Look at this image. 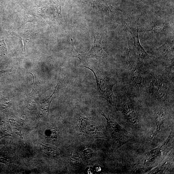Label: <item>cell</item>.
Returning <instances> with one entry per match:
<instances>
[{
  "mask_svg": "<svg viewBox=\"0 0 174 174\" xmlns=\"http://www.w3.org/2000/svg\"><path fill=\"white\" fill-rule=\"evenodd\" d=\"M79 66L86 67L92 71L95 77L98 91L112 107L117 110L112 90L115 84L107 75L99 70L89 66Z\"/></svg>",
  "mask_w": 174,
  "mask_h": 174,
  "instance_id": "6da1fadb",
  "label": "cell"
},
{
  "mask_svg": "<svg viewBox=\"0 0 174 174\" xmlns=\"http://www.w3.org/2000/svg\"><path fill=\"white\" fill-rule=\"evenodd\" d=\"M7 52V48L3 40L0 41V57L5 56Z\"/></svg>",
  "mask_w": 174,
  "mask_h": 174,
  "instance_id": "2e32d148",
  "label": "cell"
},
{
  "mask_svg": "<svg viewBox=\"0 0 174 174\" xmlns=\"http://www.w3.org/2000/svg\"><path fill=\"white\" fill-rule=\"evenodd\" d=\"M97 37L95 36L94 44L91 49L88 52L81 54H78L76 55L70 56L79 58L81 62L83 61H85L86 59L89 58H99L103 60H106L107 55L103 51L102 47V37L100 39V38Z\"/></svg>",
  "mask_w": 174,
  "mask_h": 174,
  "instance_id": "8992f818",
  "label": "cell"
},
{
  "mask_svg": "<svg viewBox=\"0 0 174 174\" xmlns=\"http://www.w3.org/2000/svg\"><path fill=\"white\" fill-rule=\"evenodd\" d=\"M173 46L168 42L165 43L160 47L157 51L160 55L165 56L169 55L173 52Z\"/></svg>",
  "mask_w": 174,
  "mask_h": 174,
  "instance_id": "8fae6325",
  "label": "cell"
},
{
  "mask_svg": "<svg viewBox=\"0 0 174 174\" xmlns=\"http://www.w3.org/2000/svg\"><path fill=\"white\" fill-rule=\"evenodd\" d=\"M29 73L31 74L33 76V82L32 84V85H34L38 86V85L39 83H40L38 80L34 76L33 74L31 73Z\"/></svg>",
  "mask_w": 174,
  "mask_h": 174,
  "instance_id": "e0dca14e",
  "label": "cell"
},
{
  "mask_svg": "<svg viewBox=\"0 0 174 174\" xmlns=\"http://www.w3.org/2000/svg\"><path fill=\"white\" fill-rule=\"evenodd\" d=\"M168 167V164L167 162H165L163 163L160 166L155 168L154 170L151 171L150 173L151 174H158L163 173L167 169Z\"/></svg>",
  "mask_w": 174,
  "mask_h": 174,
  "instance_id": "9a60e30c",
  "label": "cell"
},
{
  "mask_svg": "<svg viewBox=\"0 0 174 174\" xmlns=\"http://www.w3.org/2000/svg\"><path fill=\"white\" fill-rule=\"evenodd\" d=\"M136 24V23H135ZM135 25V28L129 27L130 31L133 37L134 43V49L140 61L143 62V60L149 57V56L141 46L139 39L138 21Z\"/></svg>",
  "mask_w": 174,
  "mask_h": 174,
  "instance_id": "52a82bcc",
  "label": "cell"
},
{
  "mask_svg": "<svg viewBox=\"0 0 174 174\" xmlns=\"http://www.w3.org/2000/svg\"><path fill=\"white\" fill-rule=\"evenodd\" d=\"M82 155L87 160H89L92 157L94 152L91 149L86 147L82 151Z\"/></svg>",
  "mask_w": 174,
  "mask_h": 174,
  "instance_id": "5bb4252c",
  "label": "cell"
},
{
  "mask_svg": "<svg viewBox=\"0 0 174 174\" xmlns=\"http://www.w3.org/2000/svg\"><path fill=\"white\" fill-rule=\"evenodd\" d=\"M167 140L163 144L157 148L153 149L148 153L146 155V158L145 161V164H149L152 163L161 157L167 148L171 139V133Z\"/></svg>",
  "mask_w": 174,
  "mask_h": 174,
  "instance_id": "ba28073f",
  "label": "cell"
},
{
  "mask_svg": "<svg viewBox=\"0 0 174 174\" xmlns=\"http://www.w3.org/2000/svg\"><path fill=\"white\" fill-rule=\"evenodd\" d=\"M166 27V24L164 23L157 22L151 27V30L155 32H161L164 31Z\"/></svg>",
  "mask_w": 174,
  "mask_h": 174,
  "instance_id": "4fadbf2b",
  "label": "cell"
},
{
  "mask_svg": "<svg viewBox=\"0 0 174 174\" xmlns=\"http://www.w3.org/2000/svg\"><path fill=\"white\" fill-rule=\"evenodd\" d=\"M150 89L153 95L158 101L168 103L169 101V90L165 81L156 74L151 73L149 75Z\"/></svg>",
  "mask_w": 174,
  "mask_h": 174,
  "instance_id": "3957f363",
  "label": "cell"
},
{
  "mask_svg": "<svg viewBox=\"0 0 174 174\" xmlns=\"http://www.w3.org/2000/svg\"><path fill=\"white\" fill-rule=\"evenodd\" d=\"M100 112L106 120L108 129L113 141L118 146L129 142L131 138V133L121 126L116 121L102 111Z\"/></svg>",
  "mask_w": 174,
  "mask_h": 174,
  "instance_id": "7a4b0ae2",
  "label": "cell"
},
{
  "mask_svg": "<svg viewBox=\"0 0 174 174\" xmlns=\"http://www.w3.org/2000/svg\"><path fill=\"white\" fill-rule=\"evenodd\" d=\"M15 133L16 134H17L19 135L20 136V137L21 139H23V137L22 136V134L21 133V132L18 133V132Z\"/></svg>",
  "mask_w": 174,
  "mask_h": 174,
  "instance_id": "ac0fdd59",
  "label": "cell"
},
{
  "mask_svg": "<svg viewBox=\"0 0 174 174\" xmlns=\"http://www.w3.org/2000/svg\"><path fill=\"white\" fill-rule=\"evenodd\" d=\"M79 128L86 135L91 137L107 138L97 124L92 120L83 115L80 116Z\"/></svg>",
  "mask_w": 174,
  "mask_h": 174,
  "instance_id": "277c9868",
  "label": "cell"
},
{
  "mask_svg": "<svg viewBox=\"0 0 174 174\" xmlns=\"http://www.w3.org/2000/svg\"><path fill=\"white\" fill-rule=\"evenodd\" d=\"M69 162L73 166H78L81 163L80 158L77 154H72L69 157Z\"/></svg>",
  "mask_w": 174,
  "mask_h": 174,
  "instance_id": "7c38bea8",
  "label": "cell"
},
{
  "mask_svg": "<svg viewBox=\"0 0 174 174\" xmlns=\"http://www.w3.org/2000/svg\"><path fill=\"white\" fill-rule=\"evenodd\" d=\"M127 59L129 66L131 79L134 84L138 88L141 89L143 85V77L139 68L135 64L133 59L128 39H127Z\"/></svg>",
  "mask_w": 174,
  "mask_h": 174,
  "instance_id": "5b68a950",
  "label": "cell"
},
{
  "mask_svg": "<svg viewBox=\"0 0 174 174\" xmlns=\"http://www.w3.org/2000/svg\"><path fill=\"white\" fill-rule=\"evenodd\" d=\"M124 112L128 121L133 125H138L139 118L138 116L132 105L125 102L124 104Z\"/></svg>",
  "mask_w": 174,
  "mask_h": 174,
  "instance_id": "9c48e42d",
  "label": "cell"
},
{
  "mask_svg": "<svg viewBox=\"0 0 174 174\" xmlns=\"http://www.w3.org/2000/svg\"><path fill=\"white\" fill-rule=\"evenodd\" d=\"M165 112L162 109L157 113L156 117V128L155 132L153 134L151 140L155 138L157 135L161 131L165 121Z\"/></svg>",
  "mask_w": 174,
  "mask_h": 174,
  "instance_id": "30bf717a",
  "label": "cell"
}]
</instances>
